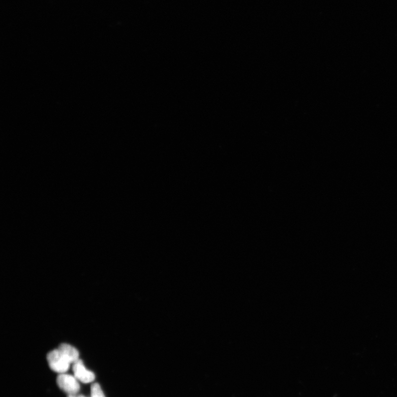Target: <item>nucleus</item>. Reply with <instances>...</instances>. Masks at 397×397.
I'll list each match as a JSON object with an SVG mask.
<instances>
[{"label": "nucleus", "instance_id": "3", "mask_svg": "<svg viewBox=\"0 0 397 397\" xmlns=\"http://www.w3.org/2000/svg\"><path fill=\"white\" fill-rule=\"evenodd\" d=\"M73 372L74 376L77 380L84 383H89L93 382L95 379V375L93 372L88 370L81 360H77L73 364Z\"/></svg>", "mask_w": 397, "mask_h": 397}, {"label": "nucleus", "instance_id": "4", "mask_svg": "<svg viewBox=\"0 0 397 397\" xmlns=\"http://www.w3.org/2000/svg\"><path fill=\"white\" fill-rule=\"evenodd\" d=\"M58 349L65 356L71 364H74L79 360V353L74 346L68 344H61Z\"/></svg>", "mask_w": 397, "mask_h": 397}, {"label": "nucleus", "instance_id": "1", "mask_svg": "<svg viewBox=\"0 0 397 397\" xmlns=\"http://www.w3.org/2000/svg\"><path fill=\"white\" fill-rule=\"evenodd\" d=\"M47 358L50 368L54 372L65 373L69 369L70 362L58 349L50 351Z\"/></svg>", "mask_w": 397, "mask_h": 397}, {"label": "nucleus", "instance_id": "6", "mask_svg": "<svg viewBox=\"0 0 397 397\" xmlns=\"http://www.w3.org/2000/svg\"><path fill=\"white\" fill-rule=\"evenodd\" d=\"M67 397H78V396L76 395H68Z\"/></svg>", "mask_w": 397, "mask_h": 397}, {"label": "nucleus", "instance_id": "7", "mask_svg": "<svg viewBox=\"0 0 397 397\" xmlns=\"http://www.w3.org/2000/svg\"><path fill=\"white\" fill-rule=\"evenodd\" d=\"M78 397H85L84 396L80 395V396H78Z\"/></svg>", "mask_w": 397, "mask_h": 397}, {"label": "nucleus", "instance_id": "5", "mask_svg": "<svg viewBox=\"0 0 397 397\" xmlns=\"http://www.w3.org/2000/svg\"><path fill=\"white\" fill-rule=\"evenodd\" d=\"M91 397H106L98 383H93L91 387Z\"/></svg>", "mask_w": 397, "mask_h": 397}, {"label": "nucleus", "instance_id": "2", "mask_svg": "<svg viewBox=\"0 0 397 397\" xmlns=\"http://www.w3.org/2000/svg\"><path fill=\"white\" fill-rule=\"evenodd\" d=\"M57 381L59 387L68 395H76L80 390L79 383L75 376L61 373L58 376Z\"/></svg>", "mask_w": 397, "mask_h": 397}]
</instances>
